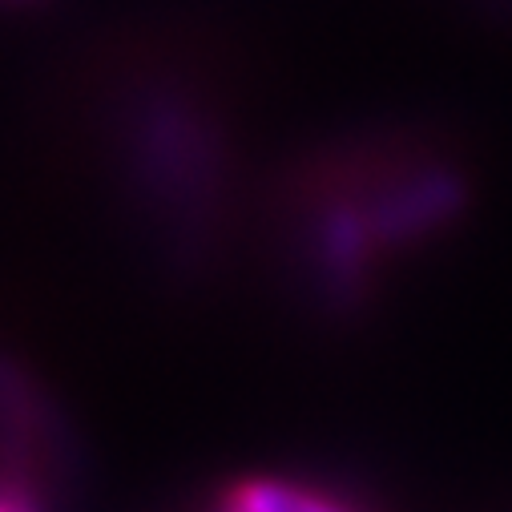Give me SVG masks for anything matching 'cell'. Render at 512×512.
Masks as SVG:
<instances>
[{"label":"cell","instance_id":"obj_4","mask_svg":"<svg viewBox=\"0 0 512 512\" xmlns=\"http://www.w3.org/2000/svg\"><path fill=\"white\" fill-rule=\"evenodd\" d=\"M202 512H206V508H202Z\"/></svg>","mask_w":512,"mask_h":512},{"label":"cell","instance_id":"obj_1","mask_svg":"<svg viewBox=\"0 0 512 512\" xmlns=\"http://www.w3.org/2000/svg\"><path fill=\"white\" fill-rule=\"evenodd\" d=\"M460 162L428 138H351L311 158L283 198V242L307 299L351 315L456 226Z\"/></svg>","mask_w":512,"mask_h":512},{"label":"cell","instance_id":"obj_3","mask_svg":"<svg viewBox=\"0 0 512 512\" xmlns=\"http://www.w3.org/2000/svg\"><path fill=\"white\" fill-rule=\"evenodd\" d=\"M65 476L61 424L37 383L0 359V512H53Z\"/></svg>","mask_w":512,"mask_h":512},{"label":"cell","instance_id":"obj_2","mask_svg":"<svg viewBox=\"0 0 512 512\" xmlns=\"http://www.w3.org/2000/svg\"><path fill=\"white\" fill-rule=\"evenodd\" d=\"M134 105L138 109L121 125L134 198L170 250L198 259L226 218L234 186L230 142L218 117L186 89L154 85L138 93Z\"/></svg>","mask_w":512,"mask_h":512}]
</instances>
